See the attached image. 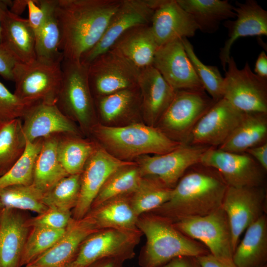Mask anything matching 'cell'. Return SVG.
<instances>
[{
	"instance_id": "cell-1",
	"label": "cell",
	"mask_w": 267,
	"mask_h": 267,
	"mask_svg": "<svg viewBox=\"0 0 267 267\" xmlns=\"http://www.w3.org/2000/svg\"><path fill=\"white\" fill-rule=\"evenodd\" d=\"M122 0H56L63 60L80 61L101 39Z\"/></svg>"
},
{
	"instance_id": "cell-2",
	"label": "cell",
	"mask_w": 267,
	"mask_h": 267,
	"mask_svg": "<svg viewBox=\"0 0 267 267\" xmlns=\"http://www.w3.org/2000/svg\"><path fill=\"white\" fill-rule=\"evenodd\" d=\"M227 187L216 170L198 163L186 171L170 199L156 210L160 216L175 222L205 216L222 206Z\"/></svg>"
},
{
	"instance_id": "cell-3",
	"label": "cell",
	"mask_w": 267,
	"mask_h": 267,
	"mask_svg": "<svg viewBox=\"0 0 267 267\" xmlns=\"http://www.w3.org/2000/svg\"><path fill=\"white\" fill-rule=\"evenodd\" d=\"M89 134L97 143L122 160L149 154H163L184 144L171 139L156 126L141 123L122 127L96 123Z\"/></svg>"
},
{
	"instance_id": "cell-4",
	"label": "cell",
	"mask_w": 267,
	"mask_h": 267,
	"mask_svg": "<svg viewBox=\"0 0 267 267\" xmlns=\"http://www.w3.org/2000/svg\"><path fill=\"white\" fill-rule=\"evenodd\" d=\"M137 228L147 239L145 267H160L182 256L197 257L209 253L202 245L178 230L170 220L160 216L138 217Z\"/></svg>"
},
{
	"instance_id": "cell-5",
	"label": "cell",
	"mask_w": 267,
	"mask_h": 267,
	"mask_svg": "<svg viewBox=\"0 0 267 267\" xmlns=\"http://www.w3.org/2000/svg\"><path fill=\"white\" fill-rule=\"evenodd\" d=\"M62 79L56 105L66 116L89 134L95 122L94 99L88 79V65L80 61L63 60Z\"/></svg>"
},
{
	"instance_id": "cell-6",
	"label": "cell",
	"mask_w": 267,
	"mask_h": 267,
	"mask_svg": "<svg viewBox=\"0 0 267 267\" xmlns=\"http://www.w3.org/2000/svg\"><path fill=\"white\" fill-rule=\"evenodd\" d=\"M215 102L204 90H176L155 126L173 140L186 144L197 122Z\"/></svg>"
},
{
	"instance_id": "cell-7",
	"label": "cell",
	"mask_w": 267,
	"mask_h": 267,
	"mask_svg": "<svg viewBox=\"0 0 267 267\" xmlns=\"http://www.w3.org/2000/svg\"><path fill=\"white\" fill-rule=\"evenodd\" d=\"M61 63L36 59L17 61L13 70L14 94L25 101L56 104L62 79Z\"/></svg>"
},
{
	"instance_id": "cell-8",
	"label": "cell",
	"mask_w": 267,
	"mask_h": 267,
	"mask_svg": "<svg viewBox=\"0 0 267 267\" xmlns=\"http://www.w3.org/2000/svg\"><path fill=\"white\" fill-rule=\"evenodd\" d=\"M226 67L222 98L242 112L267 113V78L256 74L248 62L239 69L232 56Z\"/></svg>"
},
{
	"instance_id": "cell-9",
	"label": "cell",
	"mask_w": 267,
	"mask_h": 267,
	"mask_svg": "<svg viewBox=\"0 0 267 267\" xmlns=\"http://www.w3.org/2000/svg\"><path fill=\"white\" fill-rule=\"evenodd\" d=\"M139 229H101L89 235L81 244L73 260L67 267H88L107 258L125 261L133 257L140 233Z\"/></svg>"
},
{
	"instance_id": "cell-10",
	"label": "cell",
	"mask_w": 267,
	"mask_h": 267,
	"mask_svg": "<svg viewBox=\"0 0 267 267\" xmlns=\"http://www.w3.org/2000/svg\"><path fill=\"white\" fill-rule=\"evenodd\" d=\"M173 223L187 237L202 242L214 257L232 261L231 231L222 206L205 216L183 218Z\"/></svg>"
},
{
	"instance_id": "cell-11",
	"label": "cell",
	"mask_w": 267,
	"mask_h": 267,
	"mask_svg": "<svg viewBox=\"0 0 267 267\" xmlns=\"http://www.w3.org/2000/svg\"><path fill=\"white\" fill-rule=\"evenodd\" d=\"M87 65L88 82L93 98L137 86L139 71L111 49Z\"/></svg>"
},
{
	"instance_id": "cell-12",
	"label": "cell",
	"mask_w": 267,
	"mask_h": 267,
	"mask_svg": "<svg viewBox=\"0 0 267 267\" xmlns=\"http://www.w3.org/2000/svg\"><path fill=\"white\" fill-rule=\"evenodd\" d=\"M96 143L95 148L81 174L78 201L71 211L72 217L75 220L81 219L87 215L101 187L112 174L121 168L135 163L115 157Z\"/></svg>"
},
{
	"instance_id": "cell-13",
	"label": "cell",
	"mask_w": 267,
	"mask_h": 267,
	"mask_svg": "<svg viewBox=\"0 0 267 267\" xmlns=\"http://www.w3.org/2000/svg\"><path fill=\"white\" fill-rule=\"evenodd\" d=\"M200 163L216 170L228 186H264L266 172L249 154L209 147Z\"/></svg>"
},
{
	"instance_id": "cell-14",
	"label": "cell",
	"mask_w": 267,
	"mask_h": 267,
	"mask_svg": "<svg viewBox=\"0 0 267 267\" xmlns=\"http://www.w3.org/2000/svg\"><path fill=\"white\" fill-rule=\"evenodd\" d=\"M159 3V0H122L100 41L81 57L80 61L88 65L109 50L127 30L139 25H150Z\"/></svg>"
},
{
	"instance_id": "cell-15",
	"label": "cell",
	"mask_w": 267,
	"mask_h": 267,
	"mask_svg": "<svg viewBox=\"0 0 267 267\" xmlns=\"http://www.w3.org/2000/svg\"><path fill=\"white\" fill-rule=\"evenodd\" d=\"M266 199L265 186L227 187L222 207L231 228L234 251L241 234L265 215Z\"/></svg>"
},
{
	"instance_id": "cell-16",
	"label": "cell",
	"mask_w": 267,
	"mask_h": 267,
	"mask_svg": "<svg viewBox=\"0 0 267 267\" xmlns=\"http://www.w3.org/2000/svg\"><path fill=\"white\" fill-rule=\"evenodd\" d=\"M209 146L182 144L168 153L142 156L137 162L142 177L155 178L173 188L186 171L200 162Z\"/></svg>"
},
{
	"instance_id": "cell-17",
	"label": "cell",
	"mask_w": 267,
	"mask_h": 267,
	"mask_svg": "<svg viewBox=\"0 0 267 267\" xmlns=\"http://www.w3.org/2000/svg\"><path fill=\"white\" fill-rule=\"evenodd\" d=\"M244 114L224 98L216 101L197 122L186 144L218 148L240 123Z\"/></svg>"
},
{
	"instance_id": "cell-18",
	"label": "cell",
	"mask_w": 267,
	"mask_h": 267,
	"mask_svg": "<svg viewBox=\"0 0 267 267\" xmlns=\"http://www.w3.org/2000/svg\"><path fill=\"white\" fill-rule=\"evenodd\" d=\"M152 66L175 90H204L186 54L181 39L159 46Z\"/></svg>"
},
{
	"instance_id": "cell-19",
	"label": "cell",
	"mask_w": 267,
	"mask_h": 267,
	"mask_svg": "<svg viewBox=\"0 0 267 267\" xmlns=\"http://www.w3.org/2000/svg\"><path fill=\"white\" fill-rule=\"evenodd\" d=\"M235 19L225 21L228 38L220 50L219 58L223 70L230 58V49L240 38L267 35V11L254 0L235 2Z\"/></svg>"
},
{
	"instance_id": "cell-20",
	"label": "cell",
	"mask_w": 267,
	"mask_h": 267,
	"mask_svg": "<svg viewBox=\"0 0 267 267\" xmlns=\"http://www.w3.org/2000/svg\"><path fill=\"white\" fill-rule=\"evenodd\" d=\"M150 27L159 46L192 37L198 30L193 17L177 0H161L154 10Z\"/></svg>"
},
{
	"instance_id": "cell-21",
	"label": "cell",
	"mask_w": 267,
	"mask_h": 267,
	"mask_svg": "<svg viewBox=\"0 0 267 267\" xmlns=\"http://www.w3.org/2000/svg\"><path fill=\"white\" fill-rule=\"evenodd\" d=\"M100 230L88 215L79 220L72 218L60 239L47 251L28 265L67 267L75 257L82 242L89 235Z\"/></svg>"
},
{
	"instance_id": "cell-22",
	"label": "cell",
	"mask_w": 267,
	"mask_h": 267,
	"mask_svg": "<svg viewBox=\"0 0 267 267\" xmlns=\"http://www.w3.org/2000/svg\"><path fill=\"white\" fill-rule=\"evenodd\" d=\"M26 139L33 142L52 135L69 134L81 135L82 132L74 122L66 116L56 104L37 102L22 119Z\"/></svg>"
},
{
	"instance_id": "cell-23",
	"label": "cell",
	"mask_w": 267,
	"mask_h": 267,
	"mask_svg": "<svg viewBox=\"0 0 267 267\" xmlns=\"http://www.w3.org/2000/svg\"><path fill=\"white\" fill-rule=\"evenodd\" d=\"M23 211L4 208L0 213V267H20L32 227Z\"/></svg>"
},
{
	"instance_id": "cell-24",
	"label": "cell",
	"mask_w": 267,
	"mask_h": 267,
	"mask_svg": "<svg viewBox=\"0 0 267 267\" xmlns=\"http://www.w3.org/2000/svg\"><path fill=\"white\" fill-rule=\"evenodd\" d=\"M137 85L140 93V110L150 125L155 126L176 90L153 66L139 72Z\"/></svg>"
},
{
	"instance_id": "cell-25",
	"label": "cell",
	"mask_w": 267,
	"mask_h": 267,
	"mask_svg": "<svg viewBox=\"0 0 267 267\" xmlns=\"http://www.w3.org/2000/svg\"><path fill=\"white\" fill-rule=\"evenodd\" d=\"M159 47L150 25H139L123 34L110 49L130 63L138 71L152 66Z\"/></svg>"
},
{
	"instance_id": "cell-26",
	"label": "cell",
	"mask_w": 267,
	"mask_h": 267,
	"mask_svg": "<svg viewBox=\"0 0 267 267\" xmlns=\"http://www.w3.org/2000/svg\"><path fill=\"white\" fill-rule=\"evenodd\" d=\"M1 44L17 62L28 63L36 58L35 35L28 19L11 13H2Z\"/></svg>"
},
{
	"instance_id": "cell-27",
	"label": "cell",
	"mask_w": 267,
	"mask_h": 267,
	"mask_svg": "<svg viewBox=\"0 0 267 267\" xmlns=\"http://www.w3.org/2000/svg\"><path fill=\"white\" fill-rule=\"evenodd\" d=\"M267 261V219L265 215L250 225L232 255L236 267H262Z\"/></svg>"
},
{
	"instance_id": "cell-28",
	"label": "cell",
	"mask_w": 267,
	"mask_h": 267,
	"mask_svg": "<svg viewBox=\"0 0 267 267\" xmlns=\"http://www.w3.org/2000/svg\"><path fill=\"white\" fill-rule=\"evenodd\" d=\"M129 195L110 199L90 209L87 215L91 218L99 229L137 230L139 217L134 212Z\"/></svg>"
},
{
	"instance_id": "cell-29",
	"label": "cell",
	"mask_w": 267,
	"mask_h": 267,
	"mask_svg": "<svg viewBox=\"0 0 267 267\" xmlns=\"http://www.w3.org/2000/svg\"><path fill=\"white\" fill-rule=\"evenodd\" d=\"M267 142V113H245L243 119L218 148L228 152H245Z\"/></svg>"
},
{
	"instance_id": "cell-30",
	"label": "cell",
	"mask_w": 267,
	"mask_h": 267,
	"mask_svg": "<svg viewBox=\"0 0 267 267\" xmlns=\"http://www.w3.org/2000/svg\"><path fill=\"white\" fill-rule=\"evenodd\" d=\"M179 5L191 15L198 30L213 34L221 22L235 18L234 6L227 0H177Z\"/></svg>"
},
{
	"instance_id": "cell-31",
	"label": "cell",
	"mask_w": 267,
	"mask_h": 267,
	"mask_svg": "<svg viewBox=\"0 0 267 267\" xmlns=\"http://www.w3.org/2000/svg\"><path fill=\"white\" fill-rule=\"evenodd\" d=\"M58 135L44 138L35 164L32 185L43 195L59 180L69 175L58 160Z\"/></svg>"
},
{
	"instance_id": "cell-32",
	"label": "cell",
	"mask_w": 267,
	"mask_h": 267,
	"mask_svg": "<svg viewBox=\"0 0 267 267\" xmlns=\"http://www.w3.org/2000/svg\"><path fill=\"white\" fill-rule=\"evenodd\" d=\"M96 145L95 141L83 138L81 135L69 134L58 135V160L69 175L81 174Z\"/></svg>"
},
{
	"instance_id": "cell-33",
	"label": "cell",
	"mask_w": 267,
	"mask_h": 267,
	"mask_svg": "<svg viewBox=\"0 0 267 267\" xmlns=\"http://www.w3.org/2000/svg\"><path fill=\"white\" fill-rule=\"evenodd\" d=\"M94 106L101 118L111 122L140 109V93L138 85L107 95L93 98Z\"/></svg>"
},
{
	"instance_id": "cell-34",
	"label": "cell",
	"mask_w": 267,
	"mask_h": 267,
	"mask_svg": "<svg viewBox=\"0 0 267 267\" xmlns=\"http://www.w3.org/2000/svg\"><path fill=\"white\" fill-rule=\"evenodd\" d=\"M142 178L136 162L117 170L105 181L90 209L113 198L131 195L138 188Z\"/></svg>"
},
{
	"instance_id": "cell-35",
	"label": "cell",
	"mask_w": 267,
	"mask_h": 267,
	"mask_svg": "<svg viewBox=\"0 0 267 267\" xmlns=\"http://www.w3.org/2000/svg\"><path fill=\"white\" fill-rule=\"evenodd\" d=\"M26 139L20 118L0 124V177L5 175L23 154Z\"/></svg>"
},
{
	"instance_id": "cell-36",
	"label": "cell",
	"mask_w": 267,
	"mask_h": 267,
	"mask_svg": "<svg viewBox=\"0 0 267 267\" xmlns=\"http://www.w3.org/2000/svg\"><path fill=\"white\" fill-rule=\"evenodd\" d=\"M172 190L155 178L143 177L138 188L131 196L135 214L139 217L145 212L157 209L170 199Z\"/></svg>"
},
{
	"instance_id": "cell-37",
	"label": "cell",
	"mask_w": 267,
	"mask_h": 267,
	"mask_svg": "<svg viewBox=\"0 0 267 267\" xmlns=\"http://www.w3.org/2000/svg\"><path fill=\"white\" fill-rule=\"evenodd\" d=\"M43 139L42 138L33 142L26 140L22 155L5 175L0 177V190L11 185L32 184L35 164Z\"/></svg>"
},
{
	"instance_id": "cell-38",
	"label": "cell",
	"mask_w": 267,
	"mask_h": 267,
	"mask_svg": "<svg viewBox=\"0 0 267 267\" xmlns=\"http://www.w3.org/2000/svg\"><path fill=\"white\" fill-rule=\"evenodd\" d=\"M61 40L60 29L54 10L35 35L36 59L49 63L62 62L63 56L60 49Z\"/></svg>"
},
{
	"instance_id": "cell-39",
	"label": "cell",
	"mask_w": 267,
	"mask_h": 267,
	"mask_svg": "<svg viewBox=\"0 0 267 267\" xmlns=\"http://www.w3.org/2000/svg\"><path fill=\"white\" fill-rule=\"evenodd\" d=\"M43 194L33 185H14L0 190V200L5 208L31 211L40 214L48 208L43 202Z\"/></svg>"
},
{
	"instance_id": "cell-40",
	"label": "cell",
	"mask_w": 267,
	"mask_h": 267,
	"mask_svg": "<svg viewBox=\"0 0 267 267\" xmlns=\"http://www.w3.org/2000/svg\"><path fill=\"white\" fill-rule=\"evenodd\" d=\"M81 174L70 175L59 180L43 196L48 208L71 211L76 206L80 188Z\"/></svg>"
},
{
	"instance_id": "cell-41",
	"label": "cell",
	"mask_w": 267,
	"mask_h": 267,
	"mask_svg": "<svg viewBox=\"0 0 267 267\" xmlns=\"http://www.w3.org/2000/svg\"><path fill=\"white\" fill-rule=\"evenodd\" d=\"M186 54L205 91L215 101L222 98L223 77L216 66L204 64L187 38L181 39Z\"/></svg>"
},
{
	"instance_id": "cell-42",
	"label": "cell",
	"mask_w": 267,
	"mask_h": 267,
	"mask_svg": "<svg viewBox=\"0 0 267 267\" xmlns=\"http://www.w3.org/2000/svg\"><path fill=\"white\" fill-rule=\"evenodd\" d=\"M65 230L32 227L23 249L20 267L31 264L47 251L60 239Z\"/></svg>"
},
{
	"instance_id": "cell-43",
	"label": "cell",
	"mask_w": 267,
	"mask_h": 267,
	"mask_svg": "<svg viewBox=\"0 0 267 267\" xmlns=\"http://www.w3.org/2000/svg\"><path fill=\"white\" fill-rule=\"evenodd\" d=\"M36 103L20 99L0 82V124L15 119H22Z\"/></svg>"
},
{
	"instance_id": "cell-44",
	"label": "cell",
	"mask_w": 267,
	"mask_h": 267,
	"mask_svg": "<svg viewBox=\"0 0 267 267\" xmlns=\"http://www.w3.org/2000/svg\"><path fill=\"white\" fill-rule=\"evenodd\" d=\"M71 211L48 208L44 213L30 217L29 223L31 227L41 226L55 229H64L72 219Z\"/></svg>"
},
{
	"instance_id": "cell-45",
	"label": "cell",
	"mask_w": 267,
	"mask_h": 267,
	"mask_svg": "<svg viewBox=\"0 0 267 267\" xmlns=\"http://www.w3.org/2000/svg\"><path fill=\"white\" fill-rule=\"evenodd\" d=\"M56 0H28V21L36 35L55 10Z\"/></svg>"
},
{
	"instance_id": "cell-46",
	"label": "cell",
	"mask_w": 267,
	"mask_h": 267,
	"mask_svg": "<svg viewBox=\"0 0 267 267\" xmlns=\"http://www.w3.org/2000/svg\"><path fill=\"white\" fill-rule=\"evenodd\" d=\"M17 61L0 44V75L5 80L13 81V70Z\"/></svg>"
},
{
	"instance_id": "cell-47",
	"label": "cell",
	"mask_w": 267,
	"mask_h": 267,
	"mask_svg": "<svg viewBox=\"0 0 267 267\" xmlns=\"http://www.w3.org/2000/svg\"><path fill=\"white\" fill-rule=\"evenodd\" d=\"M196 258L201 267H236L232 260L217 258L210 253Z\"/></svg>"
},
{
	"instance_id": "cell-48",
	"label": "cell",
	"mask_w": 267,
	"mask_h": 267,
	"mask_svg": "<svg viewBox=\"0 0 267 267\" xmlns=\"http://www.w3.org/2000/svg\"><path fill=\"white\" fill-rule=\"evenodd\" d=\"M245 152L252 156L266 171H267V142L251 148Z\"/></svg>"
},
{
	"instance_id": "cell-49",
	"label": "cell",
	"mask_w": 267,
	"mask_h": 267,
	"mask_svg": "<svg viewBox=\"0 0 267 267\" xmlns=\"http://www.w3.org/2000/svg\"><path fill=\"white\" fill-rule=\"evenodd\" d=\"M160 267H201L197 258L182 256L176 258Z\"/></svg>"
},
{
	"instance_id": "cell-50",
	"label": "cell",
	"mask_w": 267,
	"mask_h": 267,
	"mask_svg": "<svg viewBox=\"0 0 267 267\" xmlns=\"http://www.w3.org/2000/svg\"><path fill=\"white\" fill-rule=\"evenodd\" d=\"M254 73L260 77L267 78V55L262 51L256 60Z\"/></svg>"
},
{
	"instance_id": "cell-51",
	"label": "cell",
	"mask_w": 267,
	"mask_h": 267,
	"mask_svg": "<svg viewBox=\"0 0 267 267\" xmlns=\"http://www.w3.org/2000/svg\"><path fill=\"white\" fill-rule=\"evenodd\" d=\"M124 261L115 258H107L98 261L88 267H121Z\"/></svg>"
},
{
	"instance_id": "cell-52",
	"label": "cell",
	"mask_w": 267,
	"mask_h": 267,
	"mask_svg": "<svg viewBox=\"0 0 267 267\" xmlns=\"http://www.w3.org/2000/svg\"><path fill=\"white\" fill-rule=\"evenodd\" d=\"M28 0H11L9 10L14 14L20 16L27 8Z\"/></svg>"
},
{
	"instance_id": "cell-53",
	"label": "cell",
	"mask_w": 267,
	"mask_h": 267,
	"mask_svg": "<svg viewBox=\"0 0 267 267\" xmlns=\"http://www.w3.org/2000/svg\"><path fill=\"white\" fill-rule=\"evenodd\" d=\"M11 0H0V44L1 40V16L4 10L6 8H9Z\"/></svg>"
},
{
	"instance_id": "cell-54",
	"label": "cell",
	"mask_w": 267,
	"mask_h": 267,
	"mask_svg": "<svg viewBox=\"0 0 267 267\" xmlns=\"http://www.w3.org/2000/svg\"><path fill=\"white\" fill-rule=\"evenodd\" d=\"M4 208V206H3L2 204L1 203L0 200V213H1V211Z\"/></svg>"
},
{
	"instance_id": "cell-55",
	"label": "cell",
	"mask_w": 267,
	"mask_h": 267,
	"mask_svg": "<svg viewBox=\"0 0 267 267\" xmlns=\"http://www.w3.org/2000/svg\"><path fill=\"white\" fill-rule=\"evenodd\" d=\"M24 267H41L34 266V265H27L25 266Z\"/></svg>"
},
{
	"instance_id": "cell-56",
	"label": "cell",
	"mask_w": 267,
	"mask_h": 267,
	"mask_svg": "<svg viewBox=\"0 0 267 267\" xmlns=\"http://www.w3.org/2000/svg\"><path fill=\"white\" fill-rule=\"evenodd\" d=\"M267 267V265H265V266H263V267Z\"/></svg>"
}]
</instances>
